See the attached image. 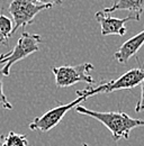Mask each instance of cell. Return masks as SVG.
Returning a JSON list of instances; mask_svg holds the SVG:
<instances>
[{
  "mask_svg": "<svg viewBox=\"0 0 144 146\" xmlns=\"http://www.w3.org/2000/svg\"><path fill=\"white\" fill-rule=\"evenodd\" d=\"M75 110L78 113L89 116L100 121L111 133L114 142H118L119 139H128L129 134L134 128L144 127V120L139 118H132L125 112H101L87 109L82 106H77Z\"/></svg>",
  "mask_w": 144,
  "mask_h": 146,
  "instance_id": "cell-1",
  "label": "cell"
},
{
  "mask_svg": "<svg viewBox=\"0 0 144 146\" xmlns=\"http://www.w3.org/2000/svg\"><path fill=\"white\" fill-rule=\"evenodd\" d=\"M42 43V37L37 34H29L27 32H23L20 38L18 39L17 44L14 50L6 54H0L1 64H5L0 72L2 75L8 76L10 74L11 66L17 63L18 61L29 56L39 50V44Z\"/></svg>",
  "mask_w": 144,
  "mask_h": 146,
  "instance_id": "cell-2",
  "label": "cell"
},
{
  "mask_svg": "<svg viewBox=\"0 0 144 146\" xmlns=\"http://www.w3.org/2000/svg\"><path fill=\"white\" fill-rule=\"evenodd\" d=\"M95 66L91 63H82L79 65H60L53 66L52 72L55 78V83L59 88H68L79 82L88 84L95 83L90 72L93 71Z\"/></svg>",
  "mask_w": 144,
  "mask_h": 146,
  "instance_id": "cell-3",
  "label": "cell"
},
{
  "mask_svg": "<svg viewBox=\"0 0 144 146\" xmlns=\"http://www.w3.org/2000/svg\"><path fill=\"white\" fill-rule=\"evenodd\" d=\"M51 5H39L36 3L33 0H13L9 5L8 11L13 17L14 21V29L13 35L18 29L25 28L28 25L33 24L35 16L46 9L52 8Z\"/></svg>",
  "mask_w": 144,
  "mask_h": 146,
  "instance_id": "cell-4",
  "label": "cell"
},
{
  "mask_svg": "<svg viewBox=\"0 0 144 146\" xmlns=\"http://www.w3.org/2000/svg\"><path fill=\"white\" fill-rule=\"evenodd\" d=\"M86 99H88V97H86V96L78 97L75 100H73L67 105H60L55 108L50 109L44 115H42L41 117H36L29 124V129L31 130H39V131H49V130L53 129L56 125H59V123L63 119V117L65 116V113L69 110L75 108L77 106H79L80 102L85 101Z\"/></svg>",
  "mask_w": 144,
  "mask_h": 146,
  "instance_id": "cell-5",
  "label": "cell"
},
{
  "mask_svg": "<svg viewBox=\"0 0 144 146\" xmlns=\"http://www.w3.org/2000/svg\"><path fill=\"white\" fill-rule=\"evenodd\" d=\"M144 81V64L142 68H135L124 73L116 80H111L106 83L99 84V93H109V92L118 91V90H128L135 88Z\"/></svg>",
  "mask_w": 144,
  "mask_h": 146,
  "instance_id": "cell-6",
  "label": "cell"
},
{
  "mask_svg": "<svg viewBox=\"0 0 144 146\" xmlns=\"http://www.w3.org/2000/svg\"><path fill=\"white\" fill-rule=\"evenodd\" d=\"M95 17H96V20L100 25L103 36H108V35L124 36L127 33V28L125 27V24L129 20H135V18L132 15H128L125 18L110 17L109 14L104 13L103 10L96 13Z\"/></svg>",
  "mask_w": 144,
  "mask_h": 146,
  "instance_id": "cell-7",
  "label": "cell"
},
{
  "mask_svg": "<svg viewBox=\"0 0 144 146\" xmlns=\"http://www.w3.org/2000/svg\"><path fill=\"white\" fill-rule=\"evenodd\" d=\"M144 45V31L140 32L139 34H136L135 36L129 38L128 40H126L125 43L118 48V51H116V53L114 54V58L121 63V64H125L128 62V60L132 56H135L136 53L139 52V50Z\"/></svg>",
  "mask_w": 144,
  "mask_h": 146,
  "instance_id": "cell-8",
  "label": "cell"
},
{
  "mask_svg": "<svg viewBox=\"0 0 144 146\" xmlns=\"http://www.w3.org/2000/svg\"><path fill=\"white\" fill-rule=\"evenodd\" d=\"M117 10H127L129 11V15H132L135 21L140 20L144 11V0H117L114 2L113 6L104 9L103 11L106 14H110Z\"/></svg>",
  "mask_w": 144,
  "mask_h": 146,
  "instance_id": "cell-9",
  "label": "cell"
},
{
  "mask_svg": "<svg viewBox=\"0 0 144 146\" xmlns=\"http://www.w3.org/2000/svg\"><path fill=\"white\" fill-rule=\"evenodd\" d=\"M13 23L14 21L11 19L5 16L3 14L0 15V44L8 45V40L13 35Z\"/></svg>",
  "mask_w": 144,
  "mask_h": 146,
  "instance_id": "cell-10",
  "label": "cell"
},
{
  "mask_svg": "<svg viewBox=\"0 0 144 146\" xmlns=\"http://www.w3.org/2000/svg\"><path fill=\"white\" fill-rule=\"evenodd\" d=\"M5 146H28L26 135H20L15 131H9L7 137L3 139Z\"/></svg>",
  "mask_w": 144,
  "mask_h": 146,
  "instance_id": "cell-11",
  "label": "cell"
},
{
  "mask_svg": "<svg viewBox=\"0 0 144 146\" xmlns=\"http://www.w3.org/2000/svg\"><path fill=\"white\" fill-rule=\"evenodd\" d=\"M3 107V108H6V109L8 110H11L13 109V105L8 101V99H7V97L5 96V93H3V83H2V74L0 72V107Z\"/></svg>",
  "mask_w": 144,
  "mask_h": 146,
  "instance_id": "cell-12",
  "label": "cell"
},
{
  "mask_svg": "<svg viewBox=\"0 0 144 146\" xmlns=\"http://www.w3.org/2000/svg\"><path fill=\"white\" fill-rule=\"evenodd\" d=\"M144 110V81L142 82V91H141V99L137 102L136 107H135V111L136 112H141Z\"/></svg>",
  "mask_w": 144,
  "mask_h": 146,
  "instance_id": "cell-13",
  "label": "cell"
},
{
  "mask_svg": "<svg viewBox=\"0 0 144 146\" xmlns=\"http://www.w3.org/2000/svg\"><path fill=\"white\" fill-rule=\"evenodd\" d=\"M36 3H39V5H51V6H54V5H61L64 0H33Z\"/></svg>",
  "mask_w": 144,
  "mask_h": 146,
  "instance_id": "cell-14",
  "label": "cell"
},
{
  "mask_svg": "<svg viewBox=\"0 0 144 146\" xmlns=\"http://www.w3.org/2000/svg\"><path fill=\"white\" fill-rule=\"evenodd\" d=\"M3 139H5V138L0 139V146H5V143H3Z\"/></svg>",
  "mask_w": 144,
  "mask_h": 146,
  "instance_id": "cell-15",
  "label": "cell"
},
{
  "mask_svg": "<svg viewBox=\"0 0 144 146\" xmlns=\"http://www.w3.org/2000/svg\"><path fill=\"white\" fill-rule=\"evenodd\" d=\"M81 146H89V145H88V144H86V143H83V144H82Z\"/></svg>",
  "mask_w": 144,
  "mask_h": 146,
  "instance_id": "cell-16",
  "label": "cell"
},
{
  "mask_svg": "<svg viewBox=\"0 0 144 146\" xmlns=\"http://www.w3.org/2000/svg\"><path fill=\"white\" fill-rule=\"evenodd\" d=\"M0 64H1V60H0Z\"/></svg>",
  "mask_w": 144,
  "mask_h": 146,
  "instance_id": "cell-17",
  "label": "cell"
}]
</instances>
